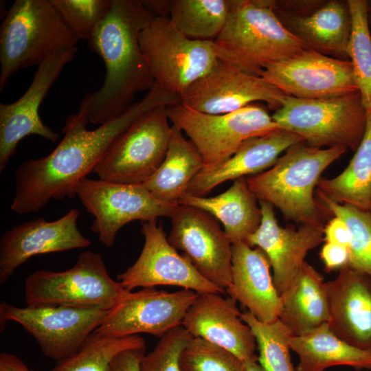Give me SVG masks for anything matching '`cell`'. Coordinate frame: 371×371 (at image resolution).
<instances>
[{"mask_svg": "<svg viewBox=\"0 0 371 371\" xmlns=\"http://www.w3.org/2000/svg\"><path fill=\"white\" fill-rule=\"evenodd\" d=\"M179 98L155 84L146 95L126 111L93 130L78 111L69 115L62 128L64 136L47 156L23 162L15 172L16 191L11 210L19 214L37 212L51 200L76 196V188L101 161L114 140L136 119Z\"/></svg>", "mask_w": 371, "mask_h": 371, "instance_id": "6da1fadb", "label": "cell"}, {"mask_svg": "<svg viewBox=\"0 0 371 371\" xmlns=\"http://www.w3.org/2000/svg\"><path fill=\"white\" fill-rule=\"evenodd\" d=\"M155 16L140 0H112L111 8L88 42L106 69L102 87L87 94L78 111L99 126L122 114L135 95L155 80L142 54L139 34Z\"/></svg>", "mask_w": 371, "mask_h": 371, "instance_id": "7a4b0ae2", "label": "cell"}, {"mask_svg": "<svg viewBox=\"0 0 371 371\" xmlns=\"http://www.w3.org/2000/svg\"><path fill=\"white\" fill-rule=\"evenodd\" d=\"M347 150L300 142L271 168L247 177L248 186L258 201L271 203L286 220L324 229L323 211L314 193L322 172Z\"/></svg>", "mask_w": 371, "mask_h": 371, "instance_id": "3957f363", "label": "cell"}, {"mask_svg": "<svg viewBox=\"0 0 371 371\" xmlns=\"http://www.w3.org/2000/svg\"><path fill=\"white\" fill-rule=\"evenodd\" d=\"M274 1L231 0L220 35L212 41L219 60L260 76L268 65L309 49L281 22Z\"/></svg>", "mask_w": 371, "mask_h": 371, "instance_id": "277c9868", "label": "cell"}, {"mask_svg": "<svg viewBox=\"0 0 371 371\" xmlns=\"http://www.w3.org/2000/svg\"><path fill=\"white\" fill-rule=\"evenodd\" d=\"M80 40L51 0H16L0 27V91L19 69L38 66Z\"/></svg>", "mask_w": 371, "mask_h": 371, "instance_id": "5b68a950", "label": "cell"}, {"mask_svg": "<svg viewBox=\"0 0 371 371\" xmlns=\"http://www.w3.org/2000/svg\"><path fill=\"white\" fill-rule=\"evenodd\" d=\"M368 112L359 91L323 99L287 95L272 119L279 128L318 148L341 146L355 151L366 127Z\"/></svg>", "mask_w": 371, "mask_h": 371, "instance_id": "8992f818", "label": "cell"}, {"mask_svg": "<svg viewBox=\"0 0 371 371\" xmlns=\"http://www.w3.org/2000/svg\"><path fill=\"white\" fill-rule=\"evenodd\" d=\"M131 291L109 276L102 256L87 251L63 271L38 270L25 281L27 306H63L110 311Z\"/></svg>", "mask_w": 371, "mask_h": 371, "instance_id": "52a82bcc", "label": "cell"}, {"mask_svg": "<svg viewBox=\"0 0 371 371\" xmlns=\"http://www.w3.org/2000/svg\"><path fill=\"white\" fill-rule=\"evenodd\" d=\"M172 125L184 132L200 154L202 170H210L231 157L246 140L278 128L266 109L257 103L225 114H208L181 102L168 106Z\"/></svg>", "mask_w": 371, "mask_h": 371, "instance_id": "ba28073f", "label": "cell"}, {"mask_svg": "<svg viewBox=\"0 0 371 371\" xmlns=\"http://www.w3.org/2000/svg\"><path fill=\"white\" fill-rule=\"evenodd\" d=\"M139 44L155 84L180 98L218 60L212 41L188 38L168 17L155 16Z\"/></svg>", "mask_w": 371, "mask_h": 371, "instance_id": "9c48e42d", "label": "cell"}, {"mask_svg": "<svg viewBox=\"0 0 371 371\" xmlns=\"http://www.w3.org/2000/svg\"><path fill=\"white\" fill-rule=\"evenodd\" d=\"M159 106L140 115L111 144L93 172L100 179L143 184L159 168L172 135L166 112Z\"/></svg>", "mask_w": 371, "mask_h": 371, "instance_id": "30bf717a", "label": "cell"}, {"mask_svg": "<svg viewBox=\"0 0 371 371\" xmlns=\"http://www.w3.org/2000/svg\"><path fill=\"white\" fill-rule=\"evenodd\" d=\"M86 210L94 216L91 229L106 247L114 245L120 229L131 221L171 218L178 204L156 198L143 184H126L85 178L76 188Z\"/></svg>", "mask_w": 371, "mask_h": 371, "instance_id": "8fae6325", "label": "cell"}, {"mask_svg": "<svg viewBox=\"0 0 371 371\" xmlns=\"http://www.w3.org/2000/svg\"><path fill=\"white\" fill-rule=\"evenodd\" d=\"M109 311L63 306L19 307L3 302L0 323L19 324L33 336L46 357L58 361L76 351Z\"/></svg>", "mask_w": 371, "mask_h": 371, "instance_id": "7c38bea8", "label": "cell"}, {"mask_svg": "<svg viewBox=\"0 0 371 371\" xmlns=\"http://www.w3.org/2000/svg\"><path fill=\"white\" fill-rule=\"evenodd\" d=\"M170 218L169 243L203 277L226 291L232 283V243L217 220L202 210L181 205Z\"/></svg>", "mask_w": 371, "mask_h": 371, "instance_id": "4fadbf2b", "label": "cell"}, {"mask_svg": "<svg viewBox=\"0 0 371 371\" xmlns=\"http://www.w3.org/2000/svg\"><path fill=\"white\" fill-rule=\"evenodd\" d=\"M198 293L183 289L169 293L155 287L129 293L109 311L93 333L123 337L148 333L161 337L181 326Z\"/></svg>", "mask_w": 371, "mask_h": 371, "instance_id": "5bb4252c", "label": "cell"}, {"mask_svg": "<svg viewBox=\"0 0 371 371\" xmlns=\"http://www.w3.org/2000/svg\"><path fill=\"white\" fill-rule=\"evenodd\" d=\"M287 95L262 77L218 58L210 71L181 95V103L208 114L234 112L256 102H265L276 111Z\"/></svg>", "mask_w": 371, "mask_h": 371, "instance_id": "9a60e30c", "label": "cell"}, {"mask_svg": "<svg viewBox=\"0 0 371 371\" xmlns=\"http://www.w3.org/2000/svg\"><path fill=\"white\" fill-rule=\"evenodd\" d=\"M143 249L134 264L117 276L128 291L137 287L175 286L196 293L224 294L226 291L203 277L168 242L157 221L142 222Z\"/></svg>", "mask_w": 371, "mask_h": 371, "instance_id": "2e32d148", "label": "cell"}, {"mask_svg": "<svg viewBox=\"0 0 371 371\" xmlns=\"http://www.w3.org/2000/svg\"><path fill=\"white\" fill-rule=\"evenodd\" d=\"M287 94L301 99H323L358 91L350 60L306 49L267 65L260 75Z\"/></svg>", "mask_w": 371, "mask_h": 371, "instance_id": "e0dca14e", "label": "cell"}, {"mask_svg": "<svg viewBox=\"0 0 371 371\" xmlns=\"http://www.w3.org/2000/svg\"><path fill=\"white\" fill-rule=\"evenodd\" d=\"M78 47L63 49L41 63L24 94L16 101L0 104V171L15 154L19 142L37 135L52 142L59 135L41 120L38 109L66 65L73 60Z\"/></svg>", "mask_w": 371, "mask_h": 371, "instance_id": "ac0fdd59", "label": "cell"}, {"mask_svg": "<svg viewBox=\"0 0 371 371\" xmlns=\"http://www.w3.org/2000/svg\"><path fill=\"white\" fill-rule=\"evenodd\" d=\"M79 215L71 209L53 221L39 217L5 230L0 239V283L34 256L89 247L90 240L78 228Z\"/></svg>", "mask_w": 371, "mask_h": 371, "instance_id": "d6986e66", "label": "cell"}, {"mask_svg": "<svg viewBox=\"0 0 371 371\" xmlns=\"http://www.w3.org/2000/svg\"><path fill=\"white\" fill-rule=\"evenodd\" d=\"M262 220L259 227L245 242L251 247H258L267 256L273 269V280L280 295L291 284L308 251L324 241L323 229L308 225H279L274 207L269 202L259 201Z\"/></svg>", "mask_w": 371, "mask_h": 371, "instance_id": "ffe728a7", "label": "cell"}, {"mask_svg": "<svg viewBox=\"0 0 371 371\" xmlns=\"http://www.w3.org/2000/svg\"><path fill=\"white\" fill-rule=\"evenodd\" d=\"M327 324L339 338L371 352V277L349 265L326 282Z\"/></svg>", "mask_w": 371, "mask_h": 371, "instance_id": "44dd1931", "label": "cell"}, {"mask_svg": "<svg viewBox=\"0 0 371 371\" xmlns=\"http://www.w3.org/2000/svg\"><path fill=\"white\" fill-rule=\"evenodd\" d=\"M219 293H198L181 326L200 337L226 349L243 361L256 358L255 336L240 318L236 301Z\"/></svg>", "mask_w": 371, "mask_h": 371, "instance_id": "7402d4cb", "label": "cell"}, {"mask_svg": "<svg viewBox=\"0 0 371 371\" xmlns=\"http://www.w3.org/2000/svg\"><path fill=\"white\" fill-rule=\"evenodd\" d=\"M232 283L226 292L258 320L265 323L276 321L281 300L267 256L260 248H253L243 241L232 243Z\"/></svg>", "mask_w": 371, "mask_h": 371, "instance_id": "603a6c76", "label": "cell"}, {"mask_svg": "<svg viewBox=\"0 0 371 371\" xmlns=\"http://www.w3.org/2000/svg\"><path fill=\"white\" fill-rule=\"evenodd\" d=\"M302 137L282 128L244 142L229 159L210 170H201L192 181L188 194L203 196L229 180L253 176L271 168L280 155Z\"/></svg>", "mask_w": 371, "mask_h": 371, "instance_id": "cb8c5ba5", "label": "cell"}, {"mask_svg": "<svg viewBox=\"0 0 371 371\" xmlns=\"http://www.w3.org/2000/svg\"><path fill=\"white\" fill-rule=\"evenodd\" d=\"M283 25L309 49L341 60H348L352 19L348 1H330L307 14H295L274 5Z\"/></svg>", "mask_w": 371, "mask_h": 371, "instance_id": "d4e9b609", "label": "cell"}, {"mask_svg": "<svg viewBox=\"0 0 371 371\" xmlns=\"http://www.w3.org/2000/svg\"><path fill=\"white\" fill-rule=\"evenodd\" d=\"M178 204L202 210L218 220L232 243L246 242L262 220L259 201L250 190L246 177L235 179L226 191L215 196L186 194Z\"/></svg>", "mask_w": 371, "mask_h": 371, "instance_id": "484cf974", "label": "cell"}, {"mask_svg": "<svg viewBox=\"0 0 371 371\" xmlns=\"http://www.w3.org/2000/svg\"><path fill=\"white\" fill-rule=\"evenodd\" d=\"M279 319L292 336L300 335L328 319L326 282L306 261L287 289L280 294Z\"/></svg>", "mask_w": 371, "mask_h": 371, "instance_id": "4316f807", "label": "cell"}, {"mask_svg": "<svg viewBox=\"0 0 371 371\" xmlns=\"http://www.w3.org/2000/svg\"><path fill=\"white\" fill-rule=\"evenodd\" d=\"M289 346L299 357L296 371H324L338 365L356 370L371 369V352L339 338L326 322L300 335L291 336Z\"/></svg>", "mask_w": 371, "mask_h": 371, "instance_id": "83f0119b", "label": "cell"}, {"mask_svg": "<svg viewBox=\"0 0 371 371\" xmlns=\"http://www.w3.org/2000/svg\"><path fill=\"white\" fill-rule=\"evenodd\" d=\"M202 158L183 132L172 125V135L165 158L143 185L158 199L178 204L194 178L203 170ZM179 205V204H178Z\"/></svg>", "mask_w": 371, "mask_h": 371, "instance_id": "f1b7e54d", "label": "cell"}, {"mask_svg": "<svg viewBox=\"0 0 371 371\" xmlns=\"http://www.w3.org/2000/svg\"><path fill=\"white\" fill-rule=\"evenodd\" d=\"M315 193L371 212V113H368L364 135L347 167L333 178H321Z\"/></svg>", "mask_w": 371, "mask_h": 371, "instance_id": "f546056e", "label": "cell"}, {"mask_svg": "<svg viewBox=\"0 0 371 371\" xmlns=\"http://www.w3.org/2000/svg\"><path fill=\"white\" fill-rule=\"evenodd\" d=\"M231 0H169L168 19L190 39L214 41L223 31Z\"/></svg>", "mask_w": 371, "mask_h": 371, "instance_id": "4dcf8cb0", "label": "cell"}, {"mask_svg": "<svg viewBox=\"0 0 371 371\" xmlns=\"http://www.w3.org/2000/svg\"><path fill=\"white\" fill-rule=\"evenodd\" d=\"M142 348H146V342L139 335L111 337L93 333L76 351L57 361L50 371H111V363L119 353Z\"/></svg>", "mask_w": 371, "mask_h": 371, "instance_id": "1f68e13d", "label": "cell"}, {"mask_svg": "<svg viewBox=\"0 0 371 371\" xmlns=\"http://www.w3.org/2000/svg\"><path fill=\"white\" fill-rule=\"evenodd\" d=\"M352 30L348 55L362 103L371 113V34L368 2L348 0Z\"/></svg>", "mask_w": 371, "mask_h": 371, "instance_id": "d6a6232c", "label": "cell"}, {"mask_svg": "<svg viewBox=\"0 0 371 371\" xmlns=\"http://www.w3.org/2000/svg\"><path fill=\"white\" fill-rule=\"evenodd\" d=\"M324 212L341 218L351 233L348 265L371 277V212L335 203L316 194Z\"/></svg>", "mask_w": 371, "mask_h": 371, "instance_id": "836d02e7", "label": "cell"}, {"mask_svg": "<svg viewBox=\"0 0 371 371\" xmlns=\"http://www.w3.org/2000/svg\"><path fill=\"white\" fill-rule=\"evenodd\" d=\"M240 318L255 336L259 351L258 361L265 371H296L289 352L292 335L279 319L271 323L262 322L248 311L241 313Z\"/></svg>", "mask_w": 371, "mask_h": 371, "instance_id": "e575fe53", "label": "cell"}, {"mask_svg": "<svg viewBox=\"0 0 371 371\" xmlns=\"http://www.w3.org/2000/svg\"><path fill=\"white\" fill-rule=\"evenodd\" d=\"M243 361L226 349L192 337L180 357L181 371H243Z\"/></svg>", "mask_w": 371, "mask_h": 371, "instance_id": "d590c367", "label": "cell"}, {"mask_svg": "<svg viewBox=\"0 0 371 371\" xmlns=\"http://www.w3.org/2000/svg\"><path fill=\"white\" fill-rule=\"evenodd\" d=\"M76 37L89 41L108 14L112 0H51Z\"/></svg>", "mask_w": 371, "mask_h": 371, "instance_id": "8d00e7d4", "label": "cell"}, {"mask_svg": "<svg viewBox=\"0 0 371 371\" xmlns=\"http://www.w3.org/2000/svg\"><path fill=\"white\" fill-rule=\"evenodd\" d=\"M192 337L181 325L171 329L150 352L143 356L139 370L181 371V354Z\"/></svg>", "mask_w": 371, "mask_h": 371, "instance_id": "74e56055", "label": "cell"}, {"mask_svg": "<svg viewBox=\"0 0 371 371\" xmlns=\"http://www.w3.org/2000/svg\"><path fill=\"white\" fill-rule=\"evenodd\" d=\"M319 256L327 272L341 269L350 261L348 247L328 242L322 246Z\"/></svg>", "mask_w": 371, "mask_h": 371, "instance_id": "f35d334b", "label": "cell"}, {"mask_svg": "<svg viewBox=\"0 0 371 371\" xmlns=\"http://www.w3.org/2000/svg\"><path fill=\"white\" fill-rule=\"evenodd\" d=\"M323 234L325 242L349 248L351 242V233L348 227L341 218L332 216V218L324 225Z\"/></svg>", "mask_w": 371, "mask_h": 371, "instance_id": "ab89813d", "label": "cell"}, {"mask_svg": "<svg viewBox=\"0 0 371 371\" xmlns=\"http://www.w3.org/2000/svg\"><path fill=\"white\" fill-rule=\"evenodd\" d=\"M146 348H133L119 353L111 363V371H140V361Z\"/></svg>", "mask_w": 371, "mask_h": 371, "instance_id": "60d3db41", "label": "cell"}, {"mask_svg": "<svg viewBox=\"0 0 371 371\" xmlns=\"http://www.w3.org/2000/svg\"><path fill=\"white\" fill-rule=\"evenodd\" d=\"M0 371H35L29 368L27 365L16 355L2 352L0 354Z\"/></svg>", "mask_w": 371, "mask_h": 371, "instance_id": "b9f144b4", "label": "cell"}, {"mask_svg": "<svg viewBox=\"0 0 371 371\" xmlns=\"http://www.w3.org/2000/svg\"><path fill=\"white\" fill-rule=\"evenodd\" d=\"M142 3L153 14H156L155 16L168 18V1L146 0Z\"/></svg>", "mask_w": 371, "mask_h": 371, "instance_id": "7bdbcfd3", "label": "cell"}, {"mask_svg": "<svg viewBox=\"0 0 371 371\" xmlns=\"http://www.w3.org/2000/svg\"><path fill=\"white\" fill-rule=\"evenodd\" d=\"M243 371H265L258 361V357L243 361Z\"/></svg>", "mask_w": 371, "mask_h": 371, "instance_id": "ee69618b", "label": "cell"}, {"mask_svg": "<svg viewBox=\"0 0 371 371\" xmlns=\"http://www.w3.org/2000/svg\"><path fill=\"white\" fill-rule=\"evenodd\" d=\"M368 2V9L370 13H371V1H367Z\"/></svg>", "mask_w": 371, "mask_h": 371, "instance_id": "f6af8a7d", "label": "cell"}, {"mask_svg": "<svg viewBox=\"0 0 371 371\" xmlns=\"http://www.w3.org/2000/svg\"><path fill=\"white\" fill-rule=\"evenodd\" d=\"M369 24L370 27H371V13L369 12Z\"/></svg>", "mask_w": 371, "mask_h": 371, "instance_id": "bcb514c9", "label": "cell"}]
</instances>
